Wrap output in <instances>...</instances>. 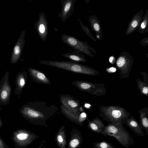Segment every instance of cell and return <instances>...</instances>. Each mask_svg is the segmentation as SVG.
Instances as JSON below:
<instances>
[{
  "mask_svg": "<svg viewBox=\"0 0 148 148\" xmlns=\"http://www.w3.org/2000/svg\"><path fill=\"white\" fill-rule=\"evenodd\" d=\"M58 110V108L54 104L49 106L45 101H37L27 105L22 114L26 120L32 124L47 128V120Z\"/></svg>",
  "mask_w": 148,
  "mask_h": 148,
  "instance_id": "cell-1",
  "label": "cell"
},
{
  "mask_svg": "<svg viewBox=\"0 0 148 148\" xmlns=\"http://www.w3.org/2000/svg\"><path fill=\"white\" fill-rule=\"evenodd\" d=\"M39 62L74 73L94 76L99 73L98 71L93 68L71 61L41 60L39 61Z\"/></svg>",
  "mask_w": 148,
  "mask_h": 148,
  "instance_id": "cell-2",
  "label": "cell"
},
{
  "mask_svg": "<svg viewBox=\"0 0 148 148\" xmlns=\"http://www.w3.org/2000/svg\"><path fill=\"white\" fill-rule=\"evenodd\" d=\"M99 116L110 124H125L130 114L125 108L117 106H102Z\"/></svg>",
  "mask_w": 148,
  "mask_h": 148,
  "instance_id": "cell-3",
  "label": "cell"
},
{
  "mask_svg": "<svg viewBox=\"0 0 148 148\" xmlns=\"http://www.w3.org/2000/svg\"><path fill=\"white\" fill-rule=\"evenodd\" d=\"M102 134L114 137L125 147H128L135 144L133 138L124 127L123 124L108 123Z\"/></svg>",
  "mask_w": 148,
  "mask_h": 148,
  "instance_id": "cell-4",
  "label": "cell"
},
{
  "mask_svg": "<svg viewBox=\"0 0 148 148\" xmlns=\"http://www.w3.org/2000/svg\"><path fill=\"white\" fill-rule=\"evenodd\" d=\"M39 137L30 131L18 129L13 132L11 138L16 148H26Z\"/></svg>",
  "mask_w": 148,
  "mask_h": 148,
  "instance_id": "cell-5",
  "label": "cell"
},
{
  "mask_svg": "<svg viewBox=\"0 0 148 148\" xmlns=\"http://www.w3.org/2000/svg\"><path fill=\"white\" fill-rule=\"evenodd\" d=\"M62 42L72 47L74 50L78 51L90 56H94L90 51L94 53L96 51L90 47L86 42H83L79 40L76 37L66 34H63L61 36Z\"/></svg>",
  "mask_w": 148,
  "mask_h": 148,
  "instance_id": "cell-6",
  "label": "cell"
},
{
  "mask_svg": "<svg viewBox=\"0 0 148 148\" xmlns=\"http://www.w3.org/2000/svg\"><path fill=\"white\" fill-rule=\"evenodd\" d=\"M134 60L130 53L126 52L121 53L115 61L116 68L119 71L121 79L128 77L130 75Z\"/></svg>",
  "mask_w": 148,
  "mask_h": 148,
  "instance_id": "cell-7",
  "label": "cell"
},
{
  "mask_svg": "<svg viewBox=\"0 0 148 148\" xmlns=\"http://www.w3.org/2000/svg\"><path fill=\"white\" fill-rule=\"evenodd\" d=\"M72 84L80 90L96 96L105 95L106 91L103 83L94 84L87 81L77 80Z\"/></svg>",
  "mask_w": 148,
  "mask_h": 148,
  "instance_id": "cell-8",
  "label": "cell"
},
{
  "mask_svg": "<svg viewBox=\"0 0 148 148\" xmlns=\"http://www.w3.org/2000/svg\"><path fill=\"white\" fill-rule=\"evenodd\" d=\"M60 100L61 105L69 112L75 113H82L79 110L80 101L68 94H61Z\"/></svg>",
  "mask_w": 148,
  "mask_h": 148,
  "instance_id": "cell-9",
  "label": "cell"
},
{
  "mask_svg": "<svg viewBox=\"0 0 148 148\" xmlns=\"http://www.w3.org/2000/svg\"><path fill=\"white\" fill-rule=\"evenodd\" d=\"M34 27L41 39L45 42L47 36L48 25L47 18L44 12L39 13L38 20L35 23Z\"/></svg>",
  "mask_w": 148,
  "mask_h": 148,
  "instance_id": "cell-10",
  "label": "cell"
},
{
  "mask_svg": "<svg viewBox=\"0 0 148 148\" xmlns=\"http://www.w3.org/2000/svg\"><path fill=\"white\" fill-rule=\"evenodd\" d=\"M76 0H61L62 9L58 15L61 21L65 22L73 13Z\"/></svg>",
  "mask_w": 148,
  "mask_h": 148,
  "instance_id": "cell-11",
  "label": "cell"
},
{
  "mask_svg": "<svg viewBox=\"0 0 148 148\" xmlns=\"http://www.w3.org/2000/svg\"><path fill=\"white\" fill-rule=\"evenodd\" d=\"M25 30L22 31L14 47L11 58V62H17L21 57L25 43Z\"/></svg>",
  "mask_w": 148,
  "mask_h": 148,
  "instance_id": "cell-12",
  "label": "cell"
},
{
  "mask_svg": "<svg viewBox=\"0 0 148 148\" xmlns=\"http://www.w3.org/2000/svg\"><path fill=\"white\" fill-rule=\"evenodd\" d=\"M28 70L32 79L36 83L47 85L51 84L50 79L42 71L32 68H29Z\"/></svg>",
  "mask_w": 148,
  "mask_h": 148,
  "instance_id": "cell-13",
  "label": "cell"
},
{
  "mask_svg": "<svg viewBox=\"0 0 148 148\" xmlns=\"http://www.w3.org/2000/svg\"><path fill=\"white\" fill-rule=\"evenodd\" d=\"M143 14V10L142 9L133 16L128 25L126 33V35L133 33L138 28L142 20Z\"/></svg>",
  "mask_w": 148,
  "mask_h": 148,
  "instance_id": "cell-14",
  "label": "cell"
},
{
  "mask_svg": "<svg viewBox=\"0 0 148 148\" xmlns=\"http://www.w3.org/2000/svg\"><path fill=\"white\" fill-rule=\"evenodd\" d=\"M71 134L67 148H79L83 141L82 133L77 130L73 128Z\"/></svg>",
  "mask_w": 148,
  "mask_h": 148,
  "instance_id": "cell-15",
  "label": "cell"
},
{
  "mask_svg": "<svg viewBox=\"0 0 148 148\" xmlns=\"http://www.w3.org/2000/svg\"><path fill=\"white\" fill-rule=\"evenodd\" d=\"M86 120L88 121V127L90 131L99 134H102L106 125L100 119L97 117L93 119L91 121H89L88 118Z\"/></svg>",
  "mask_w": 148,
  "mask_h": 148,
  "instance_id": "cell-16",
  "label": "cell"
},
{
  "mask_svg": "<svg viewBox=\"0 0 148 148\" xmlns=\"http://www.w3.org/2000/svg\"><path fill=\"white\" fill-rule=\"evenodd\" d=\"M125 124L138 136L141 137L144 136V134L142 127L133 116L128 118Z\"/></svg>",
  "mask_w": 148,
  "mask_h": 148,
  "instance_id": "cell-17",
  "label": "cell"
},
{
  "mask_svg": "<svg viewBox=\"0 0 148 148\" xmlns=\"http://www.w3.org/2000/svg\"><path fill=\"white\" fill-rule=\"evenodd\" d=\"M55 140L59 148H65L67 144L65 131V127L62 126L55 135Z\"/></svg>",
  "mask_w": 148,
  "mask_h": 148,
  "instance_id": "cell-18",
  "label": "cell"
},
{
  "mask_svg": "<svg viewBox=\"0 0 148 148\" xmlns=\"http://www.w3.org/2000/svg\"><path fill=\"white\" fill-rule=\"evenodd\" d=\"M61 55L68 59L71 61L77 63L85 62L86 61L84 54L76 50H74L72 53L62 54Z\"/></svg>",
  "mask_w": 148,
  "mask_h": 148,
  "instance_id": "cell-19",
  "label": "cell"
},
{
  "mask_svg": "<svg viewBox=\"0 0 148 148\" xmlns=\"http://www.w3.org/2000/svg\"><path fill=\"white\" fill-rule=\"evenodd\" d=\"M140 124L143 130H145L146 134L148 135V108L146 107L142 108L139 110Z\"/></svg>",
  "mask_w": 148,
  "mask_h": 148,
  "instance_id": "cell-20",
  "label": "cell"
},
{
  "mask_svg": "<svg viewBox=\"0 0 148 148\" xmlns=\"http://www.w3.org/2000/svg\"><path fill=\"white\" fill-rule=\"evenodd\" d=\"M89 21L92 30L102 38V31L99 21L95 16L92 15L89 18Z\"/></svg>",
  "mask_w": 148,
  "mask_h": 148,
  "instance_id": "cell-21",
  "label": "cell"
},
{
  "mask_svg": "<svg viewBox=\"0 0 148 148\" xmlns=\"http://www.w3.org/2000/svg\"><path fill=\"white\" fill-rule=\"evenodd\" d=\"M62 113L68 120L80 125L79 118L81 113H75L68 111L62 105L60 106Z\"/></svg>",
  "mask_w": 148,
  "mask_h": 148,
  "instance_id": "cell-22",
  "label": "cell"
},
{
  "mask_svg": "<svg viewBox=\"0 0 148 148\" xmlns=\"http://www.w3.org/2000/svg\"><path fill=\"white\" fill-rule=\"evenodd\" d=\"M138 28L139 33L148 32V9L145 11Z\"/></svg>",
  "mask_w": 148,
  "mask_h": 148,
  "instance_id": "cell-23",
  "label": "cell"
},
{
  "mask_svg": "<svg viewBox=\"0 0 148 148\" xmlns=\"http://www.w3.org/2000/svg\"><path fill=\"white\" fill-rule=\"evenodd\" d=\"M136 84L140 93L144 95L148 96V83L142 81L140 79L136 80Z\"/></svg>",
  "mask_w": 148,
  "mask_h": 148,
  "instance_id": "cell-24",
  "label": "cell"
},
{
  "mask_svg": "<svg viewBox=\"0 0 148 148\" xmlns=\"http://www.w3.org/2000/svg\"><path fill=\"white\" fill-rule=\"evenodd\" d=\"M94 148H116L109 142L103 140L93 143Z\"/></svg>",
  "mask_w": 148,
  "mask_h": 148,
  "instance_id": "cell-25",
  "label": "cell"
},
{
  "mask_svg": "<svg viewBox=\"0 0 148 148\" xmlns=\"http://www.w3.org/2000/svg\"><path fill=\"white\" fill-rule=\"evenodd\" d=\"M78 21L79 22L81 27L83 30L86 33V35L90 37L94 41H96L94 37L92 35L88 27L84 25L82 21L80 19H78Z\"/></svg>",
  "mask_w": 148,
  "mask_h": 148,
  "instance_id": "cell-26",
  "label": "cell"
},
{
  "mask_svg": "<svg viewBox=\"0 0 148 148\" xmlns=\"http://www.w3.org/2000/svg\"><path fill=\"white\" fill-rule=\"evenodd\" d=\"M9 146L5 143L4 140L0 137V148H8Z\"/></svg>",
  "mask_w": 148,
  "mask_h": 148,
  "instance_id": "cell-27",
  "label": "cell"
},
{
  "mask_svg": "<svg viewBox=\"0 0 148 148\" xmlns=\"http://www.w3.org/2000/svg\"><path fill=\"white\" fill-rule=\"evenodd\" d=\"M140 73L144 77V81L148 83V75L144 72H140Z\"/></svg>",
  "mask_w": 148,
  "mask_h": 148,
  "instance_id": "cell-28",
  "label": "cell"
},
{
  "mask_svg": "<svg viewBox=\"0 0 148 148\" xmlns=\"http://www.w3.org/2000/svg\"><path fill=\"white\" fill-rule=\"evenodd\" d=\"M148 38H145L143 39L140 42V43L144 46H147L148 44Z\"/></svg>",
  "mask_w": 148,
  "mask_h": 148,
  "instance_id": "cell-29",
  "label": "cell"
},
{
  "mask_svg": "<svg viewBox=\"0 0 148 148\" xmlns=\"http://www.w3.org/2000/svg\"><path fill=\"white\" fill-rule=\"evenodd\" d=\"M116 71V69L114 67H111L106 69V71L109 73H112L115 72Z\"/></svg>",
  "mask_w": 148,
  "mask_h": 148,
  "instance_id": "cell-30",
  "label": "cell"
},
{
  "mask_svg": "<svg viewBox=\"0 0 148 148\" xmlns=\"http://www.w3.org/2000/svg\"><path fill=\"white\" fill-rule=\"evenodd\" d=\"M8 95V93L6 91L3 90L2 91L1 93V96L2 99H5Z\"/></svg>",
  "mask_w": 148,
  "mask_h": 148,
  "instance_id": "cell-31",
  "label": "cell"
},
{
  "mask_svg": "<svg viewBox=\"0 0 148 148\" xmlns=\"http://www.w3.org/2000/svg\"><path fill=\"white\" fill-rule=\"evenodd\" d=\"M109 62L112 64H114L116 61V59L113 56H111L110 57L109 59Z\"/></svg>",
  "mask_w": 148,
  "mask_h": 148,
  "instance_id": "cell-32",
  "label": "cell"
},
{
  "mask_svg": "<svg viewBox=\"0 0 148 148\" xmlns=\"http://www.w3.org/2000/svg\"><path fill=\"white\" fill-rule=\"evenodd\" d=\"M25 80L24 78L23 77L21 78L20 80V84L21 87L23 86L25 84Z\"/></svg>",
  "mask_w": 148,
  "mask_h": 148,
  "instance_id": "cell-33",
  "label": "cell"
},
{
  "mask_svg": "<svg viewBox=\"0 0 148 148\" xmlns=\"http://www.w3.org/2000/svg\"><path fill=\"white\" fill-rule=\"evenodd\" d=\"M84 106L85 107L87 108H90L91 107V105L88 103H85Z\"/></svg>",
  "mask_w": 148,
  "mask_h": 148,
  "instance_id": "cell-34",
  "label": "cell"
},
{
  "mask_svg": "<svg viewBox=\"0 0 148 148\" xmlns=\"http://www.w3.org/2000/svg\"><path fill=\"white\" fill-rule=\"evenodd\" d=\"M96 37L98 39L101 40H102V38L99 35H96Z\"/></svg>",
  "mask_w": 148,
  "mask_h": 148,
  "instance_id": "cell-35",
  "label": "cell"
},
{
  "mask_svg": "<svg viewBox=\"0 0 148 148\" xmlns=\"http://www.w3.org/2000/svg\"><path fill=\"white\" fill-rule=\"evenodd\" d=\"M36 148H45L43 145L41 144V145L38 147Z\"/></svg>",
  "mask_w": 148,
  "mask_h": 148,
  "instance_id": "cell-36",
  "label": "cell"
},
{
  "mask_svg": "<svg viewBox=\"0 0 148 148\" xmlns=\"http://www.w3.org/2000/svg\"><path fill=\"white\" fill-rule=\"evenodd\" d=\"M2 125H3V123L0 118V128L1 127Z\"/></svg>",
  "mask_w": 148,
  "mask_h": 148,
  "instance_id": "cell-37",
  "label": "cell"
}]
</instances>
